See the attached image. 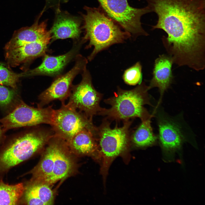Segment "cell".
I'll list each match as a JSON object with an SVG mask.
<instances>
[{"mask_svg": "<svg viewBox=\"0 0 205 205\" xmlns=\"http://www.w3.org/2000/svg\"><path fill=\"white\" fill-rule=\"evenodd\" d=\"M51 40L47 38L28 43L6 51L5 58L9 65L16 67L44 56Z\"/></svg>", "mask_w": 205, "mask_h": 205, "instance_id": "4fadbf2b", "label": "cell"}, {"mask_svg": "<svg viewBox=\"0 0 205 205\" xmlns=\"http://www.w3.org/2000/svg\"><path fill=\"white\" fill-rule=\"evenodd\" d=\"M38 20L30 26L23 27L15 32L11 39L5 46V51L27 43L51 39L50 32L47 29L46 21L39 23Z\"/></svg>", "mask_w": 205, "mask_h": 205, "instance_id": "ac0fdd59", "label": "cell"}, {"mask_svg": "<svg viewBox=\"0 0 205 205\" xmlns=\"http://www.w3.org/2000/svg\"><path fill=\"white\" fill-rule=\"evenodd\" d=\"M24 190L23 183L9 184L0 180V205L19 204Z\"/></svg>", "mask_w": 205, "mask_h": 205, "instance_id": "7402d4cb", "label": "cell"}, {"mask_svg": "<svg viewBox=\"0 0 205 205\" xmlns=\"http://www.w3.org/2000/svg\"><path fill=\"white\" fill-rule=\"evenodd\" d=\"M8 114L0 119L3 130L16 128L32 126L41 124L51 126L54 110L52 105L44 108L29 106L22 101Z\"/></svg>", "mask_w": 205, "mask_h": 205, "instance_id": "ba28073f", "label": "cell"}, {"mask_svg": "<svg viewBox=\"0 0 205 205\" xmlns=\"http://www.w3.org/2000/svg\"><path fill=\"white\" fill-rule=\"evenodd\" d=\"M100 7L106 14L118 23L134 38L149 34L143 28L141 18L151 12L147 6L141 8L133 7L127 0H97Z\"/></svg>", "mask_w": 205, "mask_h": 205, "instance_id": "5b68a950", "label": "cell"}, {"mask_svg": "<svg viewBox=\"0 0 205 205\" xmlns=\"http://www.w3.org/2000/svg\"><path fill=\"white\" fill-rule=\"evenodd\" d=\"M96 134L89 130H84L74 136L67 142L71 152L79 155H90L98 147Z\"/></svg>", "mask_w": 205, "mask_h": 205, "instance_id": "ffe728a7", "label": "cell"}, {"mask_svg": "<svg viewBox=\"0 0 205 205\" xmlns=\"http://www.w3.org/2000/svg\"><path fill=\"white\" fill-rule=\"evenodd\" d=\"M148 86L142 82L135 88L129 90L118 87L117 92L114 96L104 100V102L109 104L108 109L103 108L98 115L106 116V118L119 121L139 118L142 121L151 118L144 106H151L148 93Z\"/></svg>", "mask_w": 205, "mask_h": 205, "instance_id": "277c9868", "label": "cell"}, {"mask_svg": "<svg viewBox=\"0 0 205 205\" xmlns=\"http://www.w3.org/2000/svg\"><path fill=\"white\" fill-rule=\"evenodd\" d=\"M54 135L52 128L38 127L5 140L0 146V176L38 152Z\"/></svg>", "mask_w": 205, "mask_h": 205, "instance_id": "7a4b0ae2", "label": "cell"}, {"mask_svg": "<svg viewBox=\"0 0 205 205\" xmlns=\"http://www.w3.org/2000/svg\"><path fill=\"white\" fill-rule=\"evenodd\" d=\"M56 136V145L53 170L49 177L44 182L51 186L71 175L75 167V162L66 142Z\"/></svg>", "mask_w": 205, "mask_h": 205, "instance_id": "7c38bea8", "label": "cell"}, {"mask_svg": "<svg viewBox=\"0 0 205 205\" xmlns=\"http://www.w3.org/2000/svg\"><path fill=\"white\" fill-rule=\"evenodd\" d=\"M24 190L19 204L51 205L54 200V192L48 184L30 179L23 183Z\"/></svg>", "mask_w": 205, "mask_h": 205, "instance_id": "2e32d148", "label": "cell"}, {"mask_svg": "<svg viewBox=\"0 0 205 205\" xmlns=\"http://www.w3.org/2000/svg\"><path fill=\"white\" fill-rule=\"evenodd\" d=\"M159 136L163 149L172 152L179 149L184 139L180 126L170 118L159 114L157 116Z\"/></svg>", "mask_w": 205, "mask_h": 205, "instance_id": "5bb4252c", "label": "cell"}, {"mask_svg": "<svg viewBox=\"0 0 205 205\" xmlns=\"http://www.w3.org/2000/svg\"><path fill=\"white\" fill-rule=\"evenodd\" d=\"M84 42L82 39L81 40H76L71 49L62 55L51 56L45 54L41 64L34 69L23 72L24 77L59 75L67 65L78 54L81 46Z\"/></svg>", "mask_w": 205, "mask_h": 205, "instance_id": "8fae6325", "label": "cell"}, {"mask_svg": "<svg viewBox=\"0 0 205 205\" xmlns=\"http://www.w3.org/2000/svg\"><path fill=\"white\" fill-rule=\"evenodd\" d=\"M5 132L2 127L0 126V146L5 140Z\"/></svg>", "mask_w": 205, "mask_h": 205, "instance_id": "4316f807", "label": "cell"}, {"mask_svg": "<svg viewBox=\"0 0 205 205\" xmlns=\"http://www.w3.org/2000/svg\"><path fill=\"white\" fill-rule=\"evenodd\" d=\"M73 67L68 72L57 77L50 85L38 96L39 102L38 107H42L54 100L60 101L62 104L69 97L72 82L76 76L86 68L88 60L81 55L75 58Z\"/></svg>", "mask_w": 205, "mask_h": 205, "instance_id": "30bf717a", "label": "cell"}, {"mask_svg": "<svg viewBox=\"0 0 205 205\" xmlns=\"http://www.w3.org/2000/svg\"><path fill=\"white\" fill-rule=\"evenodd\" d=\"M57 137L54 135L49 140L38 163L30 171L21 176L31 174V179L44 182L51 174L54 166Z\"/></svg>", "mask_w": 205, "mask_h": 205, "instance_id": "d6986e66", "label": "cell"}, {"mask_svg": "<svg viewBox=\"0 0 205 205\" xmlns=\"http://www.w3.org/2000/svg\"><path fill=\"white\" fill-rule=\"evenodd\" d=\"M56 11L54 23L49 31L51 42L58 39L67 38L79 40L81 32L80 20L60 9Z\"/></svg>", "mask_w": 205, "mask_h": 205, "instance_id": "9a60e30c", "label": "cell"}, {"mask_svg": "<svg viewBox=\"0 0 205 205\" xmlns=\"http://www.w3.org/2000/svg\"><path fill=\"white\" fill-rule=\"evenodd\" d=\"M173 64L172 59L168 55H160L155 61L153 77L148 86L149 90L157 87L160 93L158 106L164 93L170 86L173 79L172 67Z\"/></svg>", "mask_w": 205, "mask_h": 205, "instance_id": "e0dca14e", "label": "cell"}, {"mask_svg": "<svg viewBox=\"0 0 205 205\" xmlns=\"http://www.w3.org/2000/svg\"><path fill=\"white\" fill-rule=\"evenodd\" d=\"M158 17L163 44L173 63L190 68L205 62V0H143Z\"/></svg>", "mask_w": 205, "mask_h": 205, "instance_id": "6da1fadb", "label": "cell"}, {"mask_svg": "<svg viewBox=\"0 0 205 205\" xmlns=\"http://www.w3.org/2000/svg\"><path fill=\"white\" fill-rule=\"evenodd\" d=\"M123 121L122 127H118L116 124L114 128H112L110 123L106 118L97 128L96 137L103 159V169L105 171L107 170L112 160L128 145L129 129L132 121L129 120Z\"/></svg>", "mask_w": 205, "mask_h": 205, "instance_id": "8992f818", "label": "cell"}, {"mask_svg": "<svg viewBox=\"0 0 205 205\" xmlns=\"http://www.w3.org/2000/svg\"><path fill=\"white\" fill-rule=\"evenodd\" d=\"M151 119L142 121L132 134L131 139L134 145L139 147L150 146L155 144L158 137L154 134L151 125Z\"/></svg>", "mask_w": 205, "mask_h": 205, "instance_id": "44dd1931", "label": "cell"}, {"mask_svg": "<svg viewBox=\"0 0 205 205\" xmlns=\"http://www.w3.org/2000/svg\"><path fill=\"white\" fill-rule=\"evenodd\" d=\"M17 93L14 89H9L0 84V106L8 108L16 105L17 102Z\"/></svg>", "mask_w": 205, "mask_h": 205, "instance_id": "d4e9b609", "label": "cell"}, {"mask_svg": "<svg viewBox=\"0 0 205 205\" xmlns=\"http://www.w3.org/2000/svg\"><path fill=\"white\" fill-rule=\"evenodd\" d=\"M67 0H46L45 9L47 8H53L56 10L59 9L60 5L66 3Z\"/></svg>", "mask_w": 205, "mask_h": 205, "instance_id": "484cf974", "label": "cell"}, {"mask_svg": "<svg viewBox=\"0 0 205 205\" xmlns=\"http://www.w3.org/2000/svg\"><path fill=\"white\" fill-rule=\"evenodd\" d=\"M23 77V73H17L10 70L0 62V84L16 89L19 79Z\"/></svg>", "mask_w": 205, "mask_h": 205, "instance_id": "603a6c76", "label": "cell"}, {"mask_svg": "<svg viewBox=\"0 0 205 205\" xmlns=\"http://www.w3.org/2000/svg\"><path fill=\"white\" fill-rule=\"evenodd\" d=\"M84 9L85 13L82 14V17L85 34L83 39L85 41H89L86 48L94 47L88 57L89 61L101 51L112 45L123 43L131 37L129 33L123 31L120 26L100 7L86 6Z\"/></svg>", "mask_w": 205, "mask_h": 205, "instance_id": "3957f363", "label": "cell"}, {"mask_svg": "<svg viewBox=\"0 0 205 205\" xmlns=\"http://www.w3.org/2000/svg\"><path fill=\"white\" fill-rule=\"evenodd\" d=\"M142 66L140 62L126 69L123 75L124 82L127 84L134 85L142 82Z\"/></svg>", "mask_w": 205, "mask_h": 205, "instance_id": "cb8c5ba5", "label": "cell"}, {"mask_svg": "<svg viewBox=\"0 0 205 205\" xmlns=\"http://www.w3.org/2000/svg\"><path fill=\"white\" fill-rule=\"evenodd\" d=\"M51 126L54 135L67 142L81 131L89 130L96 134L97 130L92 120L67 103L62 104L59 109L54 110Z\"/></svg>", "mask_w": 205, "mask_h": 205, "instance_id": "52a82bcc", "label": "cell"}, {"mask_svg": "<svg viewBox=\"0 0 205 205\" xmlns=\"http://www.w3.org/2000/svg\"><path fill=\"white\" fill-rule=\"evenodd\" d=\"M81 73L82 79L80 82L72 85L67 104L78 109L92 120L93 116L98 115L103 108L100 106L102 94L95 88L91 76L87 68Z\"/></svg>", "mask_w": 205, "mask_h": 205, "instance_id": "9c48e42d", "label": "cell"}]
</instances>
